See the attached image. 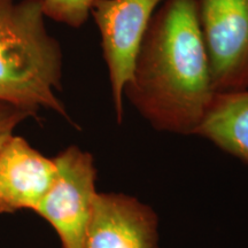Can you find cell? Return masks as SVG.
I'll return each instance as SVG.
<instances>
[{"label": "cell", "mask_w": 248, "mask_h": 248, "mask_svg": "<svg viewBox=\"0 0 248 248\" xmlns=\"http://www.w3.org/2000/svg\"><path fill=\"white\" fill-rule=\"evenodd\" d=\"M215 93L193 0H164L139 48L124 98L155 130L190 136Z\"/></svg>", "instance_id": "1"}, {"label": "cell", "mask_w": 248, "mask_h": 248, "mask_svg": "<svg viewBox=\"0 0 248 248\" xmlns=\"http://www.w3.org/2000/svg\"><path fill=\"white\" fill-rule=\"evenodd\" d=\"M45 20L40 0H0V102L33 116L49 109L70 121L57 94L63 53Z\"/></svg>", "instance_id": "2"}, {"label": "cell", "mask_w": 248, "mask_h": 248, "mask_svg": "<svg viewBox=\"0 0 248 248\" xmlns=\"http://www.w3.org/2000/svg\"><path fill=\"white\" fill-rule=\"evenodd\" d=\"M53 160L54 178L35 212L54 229L62 248H82L98 197L94 160L77 146Z\"/></svg>", "instance_id": "3"}, {"label": "cell", "mask_w": 248, "mask_h": 248, "mask_svg": "<svg viewBox=\"0 0 248 248\" xmlns=\"http://www.w3.org/2000/svg\"><path fill=\"white\" fill-rule=\"evenodd\" d=\"M164 0H98L91 16L100 35V47L116 120L124 116V90L156 9Z\"/></svg>", "instance_id": "4"}, {"label": "cell", "mask_w": 248, "mask_h": 248, "mask_svg": "<svg viewBox=\"0 0 248 248\" xmlns=\"http://www.w3.org/2000/svg\"><path fill=\"white\" fill-rule=\"evenodd\" d=\"M215 92L248 90V0H193Z\"/></svg>", "instance_id": "5"}, {"label": "cell", "mask_w": 248, "mask_h": 248, "mask_svg": "<svg viewBox=\"0 0 248 248\" xmlns=\"http://www.w3.org/2000/svg\"><path fill=\"white\" fill-rule=\"evenodd\" d=\"M159 221L147 204L122 193H98L82 248H157Z\"/></svg>", "instance_id": "6"}, {"label": "cell", "mask_w": 248, "mask_h": 248, "mask_svg": "<svg viewBox=\"0 0 248 248\" xmlns=\"http://www.w3.org/2000/svg\"><path fill=\"white\" fill-rule=\"evenodd\" d=\"M55 175V163L13 136L0 152V214L35 212Z\"/></svg>", "instance_id": "7"}, {"label": "cell", "mask_w": 248, "mask_h": 248, "mask_svg": "<svg viewBox=\"0 0 248 248\" xmlns=\"http://www.w3.org/2000/svg\"><path fill=\"white\" fill-rule=\"evenodd\" d=\"M194 135L248 163V90L216 92Z\"/></svg>", "instance_id": "8"}, {"label": "cell", "mask_w": 248, "mask_h": 248, "mask_svg": "<svg viewBox=\"0 0 248 248\" xmlns=\"http://www.w3.org/2000/svg\"><path fill=\"white\" fill-rule=\"evenodd\" d=\"M98 0H40L46 18L78 29L88 22Z\"/></svg>", "instance_id": "9"}, {"label": "cell", "mask_w": 248, "mask_h": 248, "mask_svg": "<svg viewBox=\"0 0 248 248\" xmlns=\"http://www.w3.org/2000/svg\"><path fill=\"white\" fill-rule=\"evenodd\" d=\"M33 116L29 111L13 105L0 102V152L13 137L15 129L24 120Z\"/></svg>", "instance_id": "10"}]
</instances>
